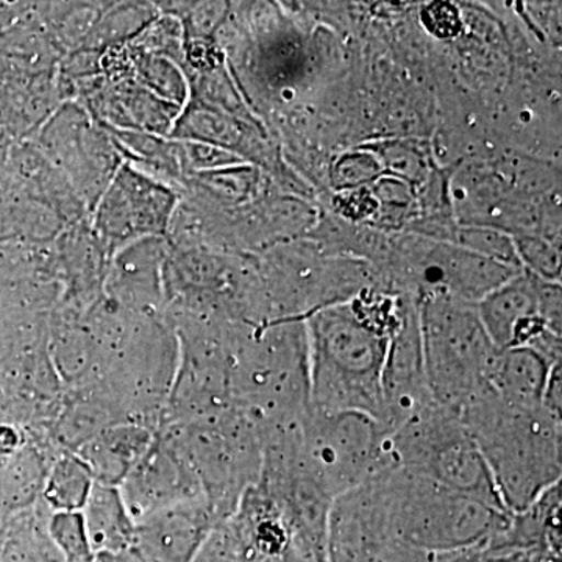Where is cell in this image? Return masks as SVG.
Returning <instances> with one entry per match:
<instances>
[{
	"mask_svg": "<svg viewBox=\"0 0 562 562\" xmlns=\"http://www.w3.org/2000/svg\"><path fill=\"white\" fill-rule=\"evenodd\" d=\"M402 299L360 294L303 317L310 405L317 412L384 417L383 372Z\"/></svg>",
	"mask_w": 562,
	"mask_h": 562,
	"instance_id": "1",
	"label": "cell"
},
{
	"mask_svg": "<svg viewBox=\"0 0 562 562\" xmlns=\"http://www.w3.org/2000/svg\"><path fill=\"white\" fill-rule=\"evenodd\" d=\"M47 531L65 562H94L95 554L80 512L52 513Z\"/></svg>",
	"mask_w": 562,
	"mask_h": 562,
	"instance_id": "18",
	"label": "cell"
},
{
	"mask_svg": "<svg viewBox=\"0 0 562 562\" xmlns=\"http://www.w3.org/2000/svg\"><path fill=\"white\" fill-rule=\"evenodd\" d=\"M422 355L432 398L460 414L490 390L495 349L484 331L476 305L436 292L416 295Z\"/></svg>",
	"mask_w": 562,
	"mask_h": 562,
	"instance_id": "4",
	"label": "cell"
},
{
	"mask_svg": "<svg viewBox=\"0 0 562 562\" xmlns=\"http://www.w3.org/2000/svg\"><path fill=\"white\" fill-rule=\"evenodd\" d=\"M476 314L495 349H508L520 322L539 314V279L522 271L476 303Z\"/></svg>",
	"mask_w": 562,
	"mask_h": 562,
	"instance_id": "15",
	"label": "cell"
},
{
	"mask_svg": "<svg viewBox=\"0 0 562 562\" xmlns=\"http://www.w3.org/2000/svg\"><path fill=\"white\" fill-rule=\"evenodd\" d=\"M458 417L479 446L506 513L522 512L561 483V417L543 406L514 408L491 387Z\"/></svg>",
	"mask_w": 562,
	"mask_h": 562,
	"instance_id": "2",
	"label": "cell"
},
{
	"mask_svg": "<svg viewBox=\"0 0 562 562\" xmlns=\"http://www.w3.org/2000/svg\"><path fill=\"white\" fill-rule=\"evenodd\" d=\"M532 554L520 550H482L476 562H531Z\"/></svg>",
	"mask_w": 562,
	"mask_h": 562,
	"instance_id": "25",
	"label": "cell"
},
{
	"mask_svg": "<svg viewBox=\"0 0 562 562\" xmlns=\"http://www.w3.org/2000/svg\"><path fill=\"white\" fill-rule=\"evenodd\" d=\"M554 364L558 362L546 360L528 347L497 350L487 383L506 405L520 409L541 408Z\"/></svg>",
	"mask_w": 562,
	"mask_h": 562,
	"instance_id": "12",
	"label": "cell"
},
{
	"mask_svg": "<svg viewBox=\"0 0 562 562\" xmlns=\"http://www.w3.org/2000/svg\"><path fill=\"white\" fill-rule=\"evenodd\" d=\"M80 513L95 557L135 547L136 522L120 486L94 482Z\"/></svg>",
	"mask_w": 562,
	"mask_h": 562,
	"instance_id": "16",
	"label": "cell"
},
{
	"mask_svg": "<svg viewBox=\"0 0 562 562\" xmlns=\"http://www.w3.org/2000/svg\"><path fill=\"white\" fill-rule=\"evenodd\" d=\"M384 176L382 161L371 149L344 154L331 166L335 190L350 192L368 188Z\"/></svg>",
	"mask_w": 562,
	"mask_h": 562,
	"instance_id": "19",
	"label": "cell"
},
{
	"mask_svg": "<svg viewBox=\"0 0 562 562\" xmlns=\"http://www.w3.org/2000/svg\"><path fill=\"white\" fill-rule=\"evenodd\" d=\"M458 246L522 271L514 243L502 233L483 231V228H465L461 233V244Z\"/></svg>",
	"mask_w": 562,
	"mask_h": 562,
	"instance_id": "22",
	"label": "cell"
},
{
	"mask_svg": "<svg viewBox=\"0 0 562 562\" xmlns=\"http://www.w3.org/2000/svg\"><path fill=\"white\" fill-rule=\"evenodd\" d=\"M373 154L382 161L384 172H391L406 183H417L424 177L425 161L422 154L412 144L384 143L371 147Z\"/></svg>",
	"mask_w": 562,
	"mask_h": 562,
	"instance_id": "21",
	"label": "cell"
},
{
	"mask_svg": "<svg viewBox=\"0 0 562 562\" xmlns=\"http://www.w3.org/2000/svg\"><path fill=\"white\" fill-rule=\"evenodd\" d=\"M94 562H149L136 550V547L124 552L98 554Z\"/></svg>",
	"mask_w": 562,
	"mask_h": 562,
	"instance_id": "26",
	"label": "cell"
},
{
	"mask_svg": "<svg viewBox=\"0 0 562 562\" xmlns=\"http://www.w3.org/2000/svg\"><path fill=\"white\" fill-rule=\"evenodd\" d=\"M120 490L135 522L177 503L209 502L190 462L168 436H154Z\"/></svg>",
	"mask_w": 562,
	"mask_h": 562,
	"instance_id": "8",
	"label": "cell"
},
{
	"mask_svg": "<svg viewBox=\"0 0 562 562\" xmlns=\"http://www.w3.org/2000/svg\"><path fill=\"white\" fill-rule=\"evenodd\" d=\"M222 527L236 562H288L290 558L292 532L286 514L260 483L244 492Z\"/></svg>",
	"mask_w": 562,
	"mask_h": 562,
	"instance_id": "9",
	"label": "cell"
},
{
	"mask_svg": "<svg viewBox=\"0 0 562 562\" xmlns=\"http://www.w3.org/2000/svg\"><path fill=\"white\" fill-rule=\"evenodd\" d=\"M372 192L380 202L391 206H398V209H405L412 202L413 188L406 181L390 176L380 177L373 183Z\"/></svg>",
	"mask_w": 562,
	"mask_h": 562,
	"instance_id": "24",
	"label": "cell"
},
{
	"mask_svg": "<svg viewBox=\"0 0 562 562\" xmlns=\"http://www.w3.org/2000/svg\"><path fill=\"white\" fill-rule=\"evenodd\" d=\"M522 272L461 246L432 247L419 265V292H436L476 305Z\"/></svg>",
	"mask_w": 562,
	"mask_h": 562,
	"instance_id": "10",
	"label": "cell"
},
{
	"mask_svg": "<svg viewBox=\"0 0 562 562\" xmlns=\"http://www.w3.org/2000/svg\"><path fill=\"white\" fill-rule=\"evenodd\" d=\"M435 403L425 375L417 299L406 295L384 364L382 424L397 427Z\"/></svg>",
	"mask_w": 562,
	"mask_h": 562,
	"instance_id": "7",
	"label": "cell"
},
{
	"mask_svg": "<svg viewBox=\"0 0 562 562\" xmlns=\"http://www.w3.org/2000/svg\"><path fill=\"white\" fill-rule=\"evenodd\" d=\"M209 502H184L136 522V550L149 562H192L217 527Z\"/></svg>",
	"mask_w": 562,
	"mask_h": 562,
	"instance_id": "11",
	"label": "cell"
},
{
	"mask_svg": "<svg viewBox=\"0 0 562 562\" xmlns=\"http://www.w3.org/2000/svg\"><path fill=\"white\" fill-rule=\"evenodd\" d=\"M368 483L392 541L430 552L483 549L506 527L498 512L417 473L390 469Z\"/></svg>",
	"mask_w": 562,
	"mask_h": 562,
	"instance_id": "3",
	"label": "cell"
},
{
	"mask_svg": "<svg viewBox=\"0 0 562 562\" xmlns=\"http://www.w3.org/2000/svg\"><path fill=\"white\" fill-rule=\"evenodd\" d=\"M297 452L305 471L333 501L391 469L387 428L361 413L310 408L299 424Z\"/></svg>",
	"mask_w": 562,
	"mask_h": 562,
	"instance_id": "6",
	"label": "cell"
},
{
	"mask_svg": "<svg viewBox=\"0 0 562 562\" xmlns=\"http://www.w3.org/2000/svg\"><path fill=\"white\" fill-rule=\"evenodd\" d=\"M561 483H558L528 508L509 514L506 527L483 550L561 554Z\"/></svg>",
	"mask_w": 562,
	"mask_h": 562,
	"instance_id": "14",
	"label": "cell"
},
{
	"mask_svg": "<svg viewBox=\"0 0 562 562\" xmlns=\"http://www.w3.org/2000/svg\"><path fill=\"white\" fill-rule=\"evenodd\" d=\"M94 479L90 469L76 453L55 458L46 480L44 498L54 512H81L90 495Z\"/></svg>",
	"mask_w": 562,
	"mask_h": 562,
	"instance_id": "17",
	"label": "cell"
},
{
	"mask_svg": "<svg viewBox=\"0 0 562 562\" xmlns=\"http://www.w3.org/2000/svg\"><path fill=\"white\" fill-rule=\"evenodd\" d=\"M198 475L217 522L235 513L244 492L258 483L262 465L260 428L228 405L192 420L168 436Z\"/></svg>",
	"mask_w": 562,
	"mask_h": 562,
	"instance_id": "5",
	"label": "cell"
},
{
	"mask_svg": "<svg viewBox=\"0 0 562 562\" xmlns=\"http://www.w3.org/2000/svg\"><path fill=\"white\" fill-rule=\"evenodd\" d=\"M154 435L138 424L109 425L81 443L77 457L94 482L121 486L149 449Z\"/></svg>",
	"mask_w": 562,
	"mask_h": 562,
	"instance_id": "13",
	"label": "cell"
},
{
	"mask_svg": "<svg viewBox=\"0 0 562 562\" xmlns=\"http://www.w3.org/2000/svg\"><path fill=\"white\" fill-rule=\"evenodd\" d=\"M422 18L425 27L439 38H449L460 32V13L450 3H432L424 11Z\"/></svg>",
	"mask_w": 562,
	"mask_h": 562,
	"instance_id": "23",
	"label": "cell"
},
{
	"mask_svg": "<svg viewBox=\"0 0 562 562\" xmlns=\"http://www.w3.org/2000/svg\"><path fill=\"white\" fill-rule=\"evenodd\" d=\"M513 243L520 266L527 268L524 271L530 272L538 279L560 283L561 257L557 247L538 238H517Z\"/></svg>",
	"mask_w": 562,
	"mask_h": 562,
	"instance_id": "20",
	"label": "cell"
},
{
	"mask_svg": "<svg viewBox=\"0 0 562 562\" xmlns=\"http://www.w3.org/2000/svg\"><path fill=\"white\" fill-rule=\"evenodd\" d=\"M531 562H561V554L538 552L532 554Z\"/></svg>",
	"mask_w": 562,
	"mask_h": 562,
	"instance_id": "27",
	"label": "cell"
}]
</instances>
